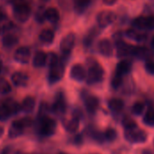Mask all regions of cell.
I'll return each mask as SVG.
<instances>
[{
  "label": "cell",
  "mask_w": 154,
  "mask_h": 154,
  "mask_svg": "<svg viewBox=\"0 0 154 154\" xmlns=\"http://www.w3.org/2000/svg\"><path fill=\"white\" fill-rule=\"evenodd\" d=\"M105 71L100 64L95 60H91L88 62V71L87 74V82L88 84L99 83L104 79Z\"/></svg>",
  "instance_id": "obj_1"
},
{
  "label": "cell",
  "mask_w": 154,
  "mask_h": 154,
  "mask_svg": "<svg viewBox=\"0 0 154 154\" xmlns=\"http://www.w3.org/2000/svg\"><path fill=\"white\" fill-rule=\"evenodd\" d=\"M147 137V134L138 127L125 130V138L131 143H143L146 142Z\"/></svg>",
  "instance_id": "obj_2"
},
{
  "label": "cell",
  "mask_w": 154,
  "mask_h": 154,
  "mask_svg": "<svg viewBox=\"0 0 154 154\" xmlns=\"http://www.w3.org/2000/svg\"><path fill=\"white\" fill-rule=\"evenodd\" d=\"M56 130V122L52 118L48 116H43L41 118L39 125V131L43 135H51L55 133Z\"/></svg>",
  "instance_id": "obj_3"
},
{
  "label": "cell",
  "mask_w": 154,
  "mask_h": 154,
  "mask_svg": "<svg viewBox=\"0 0 154 154\" xmlns=\"http://www.w3.org/2000/svg\"><path fill=\"white\" fill-rule=\"evenodd\" d=\"M116 16L114 12L109 11V10H104V11H101L97 14V24L99 27L106 28V26L113 23L114 21L116 20Z\"/></svg>",
  "instance_id": "obj_4"
},
{
  "label": "cell",
  "mask_w": 154,
  "mask_h": 154,
  "mask_svg": "<svg viewBox=\"0 0 154 154\" xmlns=\"http://www.w3.org/2000/svg\"><path fill=\"white\" fill-rule=\"evenodd\" d=\"M64 74V64L60 60L55 65L50 67L49 81L51 83H55L59 81Z\"/></svg>",
  "instance_id": "obj_5"
},
{
  "label": "cell",
  "mask_w": 154,
  "mask_h": 154,
  "mask_svg": "<svg viewBox=\"0 0 154 154\" xmlns=\"http://www.w3.org/2000/svg\"><path fill=\"white\" fill-rule=\"evenodd\" d=\"M30 14H31V7L27 3L14 7V15L15 19L19 22L24 23L25 21H27L30 16Z\"/></svg>",
  "instance_id": "obj_6"
},
{
  "label": "cell",
  "mask_w": 154,
  "mask_h": 154,
  "mask_svg": "<svg viewBox=\"0 0 154 154\" xmlns=\"http://www.w3.org/2000/svg\"><path fill=\"white\" fill-rule=\"evenodd\" d=\"M76 36L74 33H69L67 34L60 42V51H62L63 55L68 56L71 52L74 45H75Z\"/></svg>",
  "instance_id": "obj_7"
},
{
  "label": "cell",
  "mask_w": 154,
  "mask_h": 154,
  "mask_svg": "<svg viewBox=\"0 0 154 154\" xmlns=\"http://www.w3.org/2000/svg\"><path fill=\"white\" fill-rule=\"evenodd\" d=\"M87 71L81 64H75L70 69V77L74 80L83 81L87 79Z\"/></svg>",
  "instance_id": "obj_8"
},
{
  "label": "cell",
  "mask_w": 154,
  "mask_h": 154,
  "mask_svg": "<svg viewBox=\"0 0 154 154\" xmlns=\"http://www.w3.org/2000/svg\"><path fill=\"white\" fill-rule=\"evenodd\" d=\"M30 56H31V51L30 49L27 47H20L18 48L15 52H14V60L20 63H27L30 60Z\"/></svg>",
  "instance_id": "obj_9"
},
{
  "label": "cell",
  "mask_w": 154,
  "mask_h": 154,
  "mask_svg": "<svg viewBox=\"0 0 154 154\" xmlns=\"http://www.w3.org/2000/svg\"><path fill=\"white\" fill-rule=\"evenodd\" d=\"M133 55L136 56L139 59L151 60L153 59V53L151 50L145 47H139V46H134V51H133Z\"/></svg>",
  "instance_id": "obj_10"
},
{
  "label": "cell",
  "mask_w": 154,
  "mask_h": 154,
  "mask_svg": "<svg viewBox=\"0 0 154 154\" xmlns=\"http://www.w3.org/2000/svg\"><path fill=\"white\" fill-rule=\"evenodd\" d=\"M98 51L99 52L106 56V57H110L113 54V45L110 40L108 39H102L98 42Z\"/></svg>",
  "instance_id": "obj_11"
},
{
  "label": "cell",
  "mask_w": 154,
  "mask_h": 154,
  "mask_svg": "<svg viewBox=\"0 0 154 154\" xmlns=\"http://www.w3.org/2000/svg\"><path fill=\"white\" fill-rule=\"evenodd\" d=\"M116 47H117V56L119 57H125L128 55H133L134 51V45H130L128 43H125L123 41H117L116 42Z\"/></svg>",
  "instance_id": "obj_12"
},
{
  "label": "cell",
  "mask_w": 154,
  "mask_h": 154,
  "mask_svg": "<svg viewBox=\"0 0 154 154\" xmlns=\"http://www.w3.org/2000/svg\"><path fill=\"white\" fill-rule=\"evenodd\" d=\"M11 79H12L13 83L17 87H24V86H26L27 83H28V80H29L28 76L25 73L21 72V71L14 72L12 75Z\"/></svg>",
  "instance_id": "obj_13"
},
{
  "label": "cell",
  "mask_w": 154,
  "mask_h": 154,
  "mask_svg": "<svg viewBox=\"0 0 154 154\" xmlns=\"http://www.w3.org/2000/svg\"><path fill=\"white\" fill-rule=\"evenodd\" d=\"M23 125H21L20 121L19 120H15L12 123L10 128H9V131H8V136L10 138H16L20 135L23 134Z\"/></svg>",
  "instance_id": "obj_14"
},
{
  "label": "cell",
  "mask_w": 154,
  "mask_h": 154,
  "mask_svg": "<svg viewBox=\"0 0 154 154\" xmlns=\"http://www.w3.org/2000/svg\"><path fill=\"white\" fill-rule=\"evenodd\" d=\"M85 106H86L87 110L89 113L94 114L97 110V108H98L99 100H98L97 97H96L94 96H89V97H88L85 99Z\"/></svg>",
  "instance_id": "obj_15"
},
{
  "label": "cell",
  "mask_w": 154,
  "mask_h": 154,
  "mask_svg": "<svg viewBox=\"0 0 154 154\" xmlns=\"http://www.w3.org/2000/svg\"><path fill=\"white\" fill-rule=\"evenodd\" d=\"M63 126L66 129V131L69 133H75L79 127V118L75 116L71 119L65 121L63 123Z\"/></svg>",
  "instance_id": "obj_16"
},
{
  "label": "cell",
  "mask_w": 154,
  "mask_h": 154,
  "mask_svg": "<svg viewBox=\"0 0 154 154\" xmlns=\"http://www.w3.org/2000/svg\"><path fill=\"white\" fill-rule=\"evenodd\" d=\"M52 110L58 116H61L66 112V102L62 97H59L56 99L52 106Z\"/></svg>",
  "instance_id": "obj_17"
},
{
  "label": "cell",
  "mask_w": 154,
  "mask_h": 154,
  "mask_svg": "<svg viewBox=\"0 0 154 154\" xmlns=\"http://www.w3.org/2000/svg\"><path fill=\"white\" fill-rule=\"evenodd\" d=\"M132 69V63L131 61L127 60H121L117 66H116V72L118 73L121 76H124L125 74H128Z\"/></svg>",
  "instance_id": "obj_18"
},
{
  "label": "cell",
  "mask_w": 154,
  "mask_h": 154,
  "mask_svg": "<svg viewBox=\"0 0 154 154\" xmlns=\"http://www.w3.org/2000/svg\"><path fill=\"white\" fill-rule=\"evenodd\" d=\"M46 61H47V54L42 51H37L34 54L33 59H32V64L34 67H37V68L44 66Z\"/></svg>",
  "instance_id": "obj_19"
},
{
  "label": "cell",
  "mask_w": 154,
  "mask_h": 154,
  "mask_svg": "<svg viewBox=\"0 0 154 154\" xmlns=\"http://www.w3.org/2000/svg\"><path fill=\"white\" fill-rule=\"evenodd\" d=\"M35 106V99L32 97H26L21 105V109L24 113H31L34 109Z\"/></svg>",
  "instance_id": "obj_20"
},
{
  "label": "cell",
  "mask_w": 154,
  "mask_h": 154,
  "mask_svg": "<svg viewBox=\"0 0 154 154\" xmlns=\"http://www.w3.org/2000/svg\"><path fill=\"white\" fill-rule=\"evenodd\" d=\"M2 103L6 106V108L8 109V111L10 112L11 115L16 114V113L21 109V106H19V104H18L16 101H14V99L6 98V99H5Z\"/></svg>",
  "instance_id": "obj_21"
},
{
  "label": "cell",
  "mask_w": 154,
  "mask_h": 154,
  "mask_svg": "<svg viewBox=\"0 0 154 154\" xmlns=\"http://www.w3.org/2000/svg\"><path fill=\"white\" fill-rule=\"evenodd\" d=\"M39 39L43 43H51L54 39V32L51 29H44L40 32Z\"/></svg>",
  "instance_id": "obj_22"
},
{
  "label": "cell",
  "mask_w": 154,
  "mask_h": 154,
  "mask_svg": "<svg viewBox=\"0 0 154 154\" xmlns=\"http://www.w3.org/2000/svg\"><path fill=\"white\" fill-rule=\"evenodd\" d=\"M124 101L120 98H112L108 101V107L113 112H120L124 108Z\"/></svg>",
  "instance_id": "obj_23"
},
{
  "label": "cell",
  "mask_w": 154,
  "mask_h": 154,
  "mask_svg": "<svg viewBox=\"0 0 154 154\" xmlns=\"http://www.w3.org/2000/svg\"><path fill=\"white\" fill-rule=\"evenodd\" d=\"M45 17L51 23H56L60 19V14L58 10L54 7H50L45 11Z\"/></svg>",
  "instance_id": "obj_24"
},
{
  "label": "cell",
  "mask_w": 154,
  "mask_h": 154,
  "mask_svg": "<svg viewBox=\"0 0 154 154\" xmlns=\"http://www.w3.org/2000/svg\"><path fill=\"white\" fill-rule=\"evenodd\" d=\"M3 45L5 47H12L14 44L17 43L18 42V38L15 34L13 33H6L5 35H4L3 37Z\"/></svg>",
  "instance_id": "obj_25"
},
{
  "label": "cell",
  "mask_w": 154,
  "mask_h": 154,
  "mask_svg": "<svg viewBox=\"0 0 154 154\" xmlns=\"http://www.w3.org/2000/svg\"><path fill=\"white\" fill-rule=\"evenodd\" d=\"M126 35L127 37H129L130 39L132 40H134V41H137V42H143L146 39V34H143V33H139L137 32L136 31L133 30V29H130V30H127L126 31Z\"/></svg>",
  "instance_id": "obj_26"
},
{
  "label": "cell",
  "mask_w": 154,
  "mask_h": 154,
  "mask_svg": "<svg viewBox=\"0 0 154 154\" xmlns=\"http://www.w3.org/2000/svg\"><path fill=\"white\" fill-rule=\"evenodd\" d=\"M90 4V0H74L75 9L78 13H83Z\"/></svg>",
  "instance_id": "obj_27"
},
{
  "label": "cell",
  "mask_w": 154,
  "mask_h": 154,
  "mask_svg": "<svg viewBox=\"0 0 154 154\" xmlns=\"http://www.w3.org/2000/svg\"><path fill=\"white\" fill-rule=\"evenodd\" d=\"M143 120L146 125L154 126V108H149L146 111Z\"/></svg>",
  "instance_id": "obj_28"
},
{
  "label": "cell",
  "mask_w": 154,
  "mask_h": 154,
  "mask_svg": "<svg viewBox=\"0 0 154 154\" xmlns=\"http://www.w3.org/2000/svg\"><path fill=\"white\" fill-rule=\"evenodd\" d=\"M134 25L138 29H148L147 16H139L134 21Z\"/></svg>",
  "instance_id": "obj_29"
},
{
  "label": "cell",
  "mask_w": 154,
  "mask_h": 154,
  "mask_svg": "<svg viewBox=\"0 0 154 154\" xmlns=\"http://www.w3.org/2000/svg\"><path fill=\"white\" fill-rule=\"evenodd\" d=\"M104 137H105V140L108 142H114L117 137V132L116 129L112 127L106 128V131L104 132Z\"/></svg>",
  "instance_id": "obj_30"
},
{
  "label": "cell",
  "mask_w": 154,
  "mask_h": 154,
  "mask_svg": "<svg viewBox=\"0 0 154 154\" xmlns=\"http://www.w3.org/2000/svg\"><path fill=\"white\" fill-rule=\"evenodd\" d=\"M12 88L10 83L4 78H0V94H7L11 91Z\"/></svg>",
  "instance_id": "obj_31"
},
{
  "label": "cell",
  "mask_w": 154,
  "mask_h": 154,
  "mask_svg": "<svg viewBox=\"0 0 154 154\" xmlns=\"http://www.w3.org/2000/svg\"><path fill=\"white\" fill-rule=\"evenodd\" d=\"M123 126L125 127V130H130V129H134V128L138 127L136 122L133 118H131L129 116H126V117L124 118Z\"/></svg>",
  "instance_id": "obj_32"
},
{
  "label": "cell",
  "mask_w": 154,
  "mask_h": 154,
  "mask_svg": "<svg viewBox=\"0 0 154 154\" xmlns=\"http://www.w3.org/2000/svg\"><path fill=\"white\" fill-rule=\"evenodd\" d=\"M144 109H145V105H144L143 102L138 101V102H135V103L134 104L133 108H132V111H133L134 115H135V116H140V115H142V114L143 113Z\"/></svg>",
  "instance_id": "obj_33"
},
{
  "label": "cell",
  "mask_w": 154,
  "mask_h": 154,
  "mask_svg": "<svg viewBox=\"0 0 154 154\" xmlns=\"http://www.w3.org/2000/svg\"><path fill=\"white\" fill-rule=\"evenodd\" d=\"M122 82H123V76H121L118 73L115 72V74H114V76H113V78L111 79V85H112V87L115 88H118V87L121 86Z\"/></svg>",
  "instance_id": "obj_34"
},
{
  "label": "cell",
  "mask_w": 154,
  "mask_h": 154,
  "mask_svg": "<svg viewBox=\"0 0 154 154\" xmlns=\"http://www.w3.org/2000/svg\"><path fill=\"white\" fill-rule=\"evenodd\" d=\"M10 116H11V114L8 111V109L6 108V106L3 103H1L0 104V120L1 121L6 120Z\"/></svg>",
  "instance_id": "obj_35"
},
{
  "label": "cell",
  "mask_w": 154,
  "mask_h": 154,
  "mask_svg": "<svg viewBox=\"0 0 154 154\" xmlns=\"http://www.w3.org/2000/svg\"><path fill=\"white\" fill-rule=\"evenodd\" d=\"M45 11L46 10H44L43 7H40L37 10L36 14H35V18H36V20L38 22H40V23H43L44 22V19H46V17H45Z\"/></svg>",
  "instance_id": "obj_36"
},
{
  "label": "cell",
  "mask_w": 154,
  "mask_h": 154,
  "mask_svg": "<svg viewBox=\"0 0 154 154\" xmlns=\"http://www.w3.org/2000/svg\"><path fill=\"white\" fill-rule=\"evenodd\" d=\"M47 60L49 61V65H50V67H51V66L55 65L56 63H58V62L60 61V60H59L58 56H57L55 53H53V52H51L49 55H47Z\"/></svg>",
  "instance_id": "obj_37"
},
{
  "label": "cell",
  "mask_w": 154,
  "mask_h": 154,
  "mask_svg": "<svg viewBox=\"0 0 154 154\" xmlns=\"http://www.w3.org/2000/svg\"><path fill=\"white\" fill-rule=\"evenodd\" d=\"M145 69L146 70L150 73V74H154V60H147L146 64H145Z\"/></svg>",
  "instance_id": "obj_38"
},
{
  "label": "cell",
  "mask_w": 154,
  "mask_h": 154,
  "mask_svg": "<svg viewBox=\"0 0 154 154\" xmlns=\"http://www.w3.org/2000/svg\"><path fill=\"white\" fill-rule=\"evenodd\" d=\"M48 110H49V107H48L47 104L46 103H42V105L40 106V109H39V116H41V118L43 117V116H45V113Z\"/></svg>",
  "instance_id": "obj_39"
},
{
  "label": "cell",
  "mask_w": 154,
  "mask_h": 154,
  "mask_svg": "<svg viewBox=\"0 0 154 154\" xmlns=\"http://www.w3.org/2000/svg\"><path fill=\"white\" fill-rule=\"evenodd\" d=\"M148 18V29H154V15L147 16Z\"/></svg>",
  "instance_id": "obj_40"
},
{
  "label": "cell",
  "mask_w": 154,
  "mask_h": 154,
  "mask_svg": "<svg viewBox=\"0 0 154 154\" xmlns=\"http://www.w3.org/2000/svg\"><path fill=\"white\" fill-rule=\"evenodd\" d=\"M11 3L13 5V7H16V6H19V5L25 4L26 2L24 0H11Z\"/></svg>",
  "instance_id": "obj_41"
},
{
  "label": "cell",
  "mask_w": 154,
  "mask_h": 154,
  "mask_svg": "<svg viewBox=\"0 0 154 154\" xmlns=\"http://www.w3.org/2000/svg\"><path fill=\"white\" fill-rule=\"evenodd\" d=\"M116 1H117V0H103L104 4H106V5H114L115 3H116Z\"/></svg>",
  "instance_id": "obj_42"
},
{
  "label": "cell",
  "mask_w": 154,
  "mask_h": 154,
  "mask_svg": "<svg viewBox=\"0 0 154 154\" xmlns=\"http://www.w3.org/2000/svg\"><path fill=\"white\" fill-rule=\"evenodd\" d=\"M142 154H153L150 150H144L143 152H142Z\"/></svg>",
  "instance_id": "obj_43"
},
{
  "label": "cell",
  "mask_w": 154,
  "mask_h": 154,
  "mask_svg": "<svg viewBox=\"0 0 154 154\" xmlns=\"http://www.w3.org/2000/svg\"><path fill=\"white\" fill-rule=\"evenodd\" d=\"M3 134H4V128L2 126H0V137H2Z\"/></svg>",
  "instance_id": "obj_44"
},
{
  "label": "cell",
  "mask_w": 154,
  "mask_h": 154,
  "mask_svg": "<svg viewBox=\"0 0 154 154\" xmlns=\"http://www.w3.org/2000/svg\"><path fill=\"white\" fill-rule=\"evenodd\" d=\"M8 152H9V150L5 148V149L4 150V152H2V154H8Z\"/></svg>",
  "instance_id": "obj_45"
},
{
  "label": "cell",
  "mask_w": 154,
  "mask_h": 154,
  "mask_svg": "<svg viewBox=\"0 0 154 154\" xmlns=\"http://www.w3.org/2000/svg\"><path fill=\"white\" fill-rule=\"evenodd\" d=\"M152 48L154 49V35L153 37L152 38Z\"/></svg>",
  "instance_id": "obj_46"
},
{
  "label": "cell",
  "mask_w": 154,
  "mask_h": 154,
  "mask_svg": "<svg viewBox=\"0 0 154 154\" xmlns=\"http://www.w3.org/2000/svg\"><path fill=\"white\" fill-rule=\"evenodd\" d=\"M15 154H26V153H24V152H23L18 151V152H15Z\"/></svg>",
  "instance_id": "obj_47"
},
{
  "label": "cell",
  "mask_w": 154,
  "mask_h": 154,
  "mask_svg": "<svg viewBox=\"0 0 154 154\" xmlns=\"http://www.w3.org/2000/svg\"><path fill=\"white\" fill-rule=\"evenodd\" d=\"M1 69H2V61L0 60V71H1Z\"/></svg>",
  "instance_id": "obj_48"
},
{
  "label": "cell",
  "mask_w": 154,
  "mask_h": 154,
  "mask_svg": "<svg viewBox=\"0 0 154 154\" xmlns=\"http://www.w3.org/2000/svg\"><path fill=\"white\" fill-rule=\"evenodd\" d=\"M40 1H42V2H48L49 0H40Z\"/></svg>",
  "instance_id": "obj_49"
},
{
  "label": "cell",
  "mask_w": 154,
  "mask_h": 154,
  "mask_svg": "<svg viewBox=\"0 0 154 154\" xmlns=\"http://www.w3.org/2000/svg\"><path fill=\"white\" fill-rule=\"evenodd\" d=\"M60 154H64V153H60Z\"/></svg>",
  "instance_id": "obj_50"
}]
</instances>
